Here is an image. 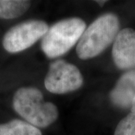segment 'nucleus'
<instances>
[{
	"mask_svg": "<svg viewBox=\"0 0 135 135\" xmlns=\"http://www.w3.org/2000/svg\"><path fill=\"white\" fill-rule=\"evenodd\" d=\"M86 29V23L79 17L58 21L49 27L42 38L41 50L48 58L63 56L79 41Z\"/></svg>",
	"mask_w": 135,
	"mask_h": 135,
	"instance_id": "3",
	"label": "nucleus"
},
{
	"mask_svg": "<svg viewBox=\"0 0 135 135\" xmlns=\"http://www.w3.org/2000/svg\"><path fill=\"white\" fill-rule=\"evenodd\" d=\"M31 5L26 0H0V19L12 20L25 14Z\"/></svg>",
	"mask_w": 135,
	"mask_h": 135,
	"instance_id": "9",
	"label": "nucleus"
},
{
	"mask_svg": "<svg viewBox=\"0 0 135 135\" xmlns=\"http://www.w3.org/2000/svg\"><path fill=\"white\" fill-rule=\"evenodd\" d=\"M131 113H135V97L133 99V101H132V102H131Z\"/></svg>",
	"mask_w": 135,
	"mask_h": 135,
	"instance_id": "11",
	"label": "nucleus"
},
{
	"mask_svg": "<svg viewBox=\"0 0 135 135\" xmlns=\"http://www.w3.org/2000/svg\"><path fill=\"white\" fill-rule=\"evenodd\" d=\"M118 17L107 13L99 16L85 29L77 43L78 57L86 60L101 54L114 41L119 32Z\"/></svg>",
	"mask_w": 135,
	"mask_h": 135,
	"instance_id": "2",
	"label": "nucleus"
},
{
	"mask_svg": "<svg viewBox=\"0 0 135 135\" xmlns=\"http://www.w3.org/2000/svg\"><path fill=\"white\" fill-rule=\"evenodd\" d=\"M112 56L119 69L135 67V30L125 28L119 32L113 41Z\"/></svg>",
	"mask_w": 135,
	"mask_h": 135,
	"instance_id": "6",
	"label": "nucleus"
},
{
	"mask_svg": "<svg viewBox=\"0 0 135 135\" xmlns=\"http://www.w3.org/2000/svg\"><path fill=\"white\" fill-rule=\"evenodd\" d=\"M114 135H135V113L131 112L118 123Z\"/></svg>",
	"mask_w": 135,
	"mask_h": 135,
	"instance_id": "10",
	"label": "nucleus"
},
{
	"mask_svg": "<svg viewBox=\"0 0 135 135\" xmlns=\"http://www.w3.org/2000/svg\"><path fill=\"white\" fill-rule=\"evenodd\" d=\"M48 29V25L43 20H29L20 23L8 29L3 36V48L9 53L23 52L43 38Z\"/></svg>",
	"mask_w": 135,
	"mask_h": 135,
	"instance_id": "4",
	"label": "nucleus"
},
{
	"mask_svg": "<svg viewBox=\"0 0 135 135\" xmlns=\"http://www.w3.org/2000/svg\"><path fill=\"white\" fill-rule=\"evenodd\" d=\"M15 111L26 122L38 128H47L58 119L57 107L44 101L43 94L34 87H21L13 96Z\"/></svg>",
	"mask_w": 135,
	"mask_h": 135,
	"instance_id": "1",
	"label": "nucleus"
},
{
	"mask_svg": "<svg viewBox=\"0 0 135 135\" xmlns=\"http://www.w3.org/2000/svg\"><path fill=\"white\" fill-rule=\"evenodd\" d=\"M96 2L98 5H100V6H103V5L106 3L107 1H96Z\"/></svg>",
	"mask_w": 135,
	"mask_h": 135,
	"instance_id": "12",
	"label": "nucleus"
},
{
	"mask_svg": "<svg viewBox=\"0 0 135 135\" xmlns=\"http://www.w3.org/2000/svg\"><path fill=\"white\" fill-rule=\"evenodd\" d=\"M83 84L82 74L74 65L58 59L49 65L44 79L46 89L53 94H65L76 91Z\"/></svg>",
	"mask_w": 135,
	"mask_h": 135,
	"instance_id": "5",
	"label": "nucleus"
},
{
	"mask_svg": "<svg viewBox=\"0 0 135 135\" xmlns=\"http://www.w3.org/2000/svg\"><path fill=\"white\" fill-rule=\"evenodd\" d=\"M0 135H42V133L25 120L15 119L0 124Z\"/></svg>",
	"mask_w": 135,
	"mask_h": 135,
	"instance_id": "8",
	"label": "nucleus"
},
{
	"mask_svg": "<svg viewBox=\"0 0 135 135\" xmlns=\"http://www.w3.org/2000/svg\"><path fill=\"white\" fill-rule=\"evenodd\" d=\"M135 97V70L125 73L119 79L110 94L111 102L116 107L126 108L131 106Z\"/></svg>",
	"mask_w": 135,
	"mask_h": 135,
	"instance_id": "7",
	"label": "nucleus"
}]
</instances>
